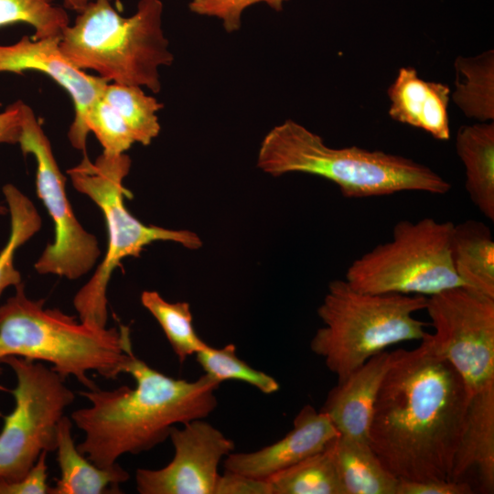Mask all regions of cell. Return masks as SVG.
Wrapping results in <instances>:
<instances>
[{
  "label": "cell",
  "mask_w": 494,
  "mask_h": 494,
  "mask_svg": "<svg viewBox=\"0 0 494 494\" xmlns=\"http://www.w3.org/2000/svg\"><path fill=\"white\" fill-rule=\"evenodd\" d=\"M391 362V352L374 355L328 392L323 411L340 436L369 443L374 403Z\"/></svg>",
  "instance_id": "obj_15"
},
{
  "label": "cell",
  "mask_w": 494,
  "mask_h": 494,
  "mask_svg": "<svg viewBox=\"0 0 494 494\" xmlns=\"http://www.w3.org/2000/svg\"><path fill=\"white\" fill-rule=\"evenodd\" d=\"M7 210L8 209L6 207L0 204V214H5Z\"/></svg>",
  "instance_id": "obj_35"
},
{
  "label": "cell",
  "mask_w": 494,
  "mask_h": 494,
  "mask_svg": "<svg viewBox=\"0 0 494 494\" xmlns=\"http://www.w3.org/2000/svg\"><path fill=\"white\" fill-rule=\"evenodd\" d=\"M135 386L80 392L89 407L72 412L84 433L78 450L100 467H111L125 455L148 451L169 437L178 424L204 419L217 407L220 382L207 374L195 381L174 379L137 358L133 349L123 366Z\"/></svg>",
  "instance_id": "obj_2"
},
{
  "label": "cell",
  "mask_w": 494,
  "mask_h": 494,
  "mask_svg": "<svg viewBox=\"0 0 494 494\" xmlns=\"http://www.w3.org/2000/svg\"><path fill=\"white\" fill-rule=\"evenodd\" d=\"M162 13L160 0H140L130 16L120 15L110 0H93L63 30L59 48L75 67L108 82L159 92V68L174 60Z\"/></svg>",
  "instance_id": "obj_5"
},
{
  "label": "cell",
  "mask_w": 494,
  "mask_h": 494,
  "mask_svg": "<svg viewBox=\"0 0 494 494\" xmlns=\"http://www.w3.org/2000/svg\"><path fill=\"white\" fill-rule=\"evenodd\" d=\"M72 421L63 415L57 434V461L60 475L49 494L121 493L120 485L129 479V473L118 463L100 467L81 454L74 443Z\"/></svg>",
  "instance_id": "obj_17"
},
{
  "label": "cell",
  "mask_w": 494,
  "mask_h": 494,
  "mask_svg": "<svg viewBox=\"0 0 494 494\" xmlns=\"http://www.w3.org/2000/svg\"><path fill=\"white\" fill-rule=\"evenodd\" d=\"M130 167L131 159L125 153L117 156L102 153L94 162L84 155L79 165L68 170L75 189L101 209L107 227L106 254L73 299L79 319L95 328H106L107 286L124 258L138 256L145 246L158 241L174 242L188 249L202 245L193 231L146 225L130 213L124 205V198L130 193L124 186Z\"/></svg>",
  "instance_id": "obj_7"
},
{
  "label": "cell",
  "mask_w": 494,
  "mask_h": 494,
  "mask_svg": "<svg viewBox=\"0 0 494 494\" xmlns=\"http://www.w3.org/2000/svg\"><path fill=\"white\" fill-rule=\"evenodd\" d=\"M91 1L93 0H63V5L67 9L79 13Z\"/></svg>",
  "instance_id": "obj_34"
},
{
  "label": "cell",
  "mask_w": 494,
  "mask_h": 494,
  "mask_svg": "<svg viewBox=\"0 0 494 494\" xmlns=\"http://www.w3.org/2000/svg\"><path fill=\"white\" fill-rule=\"evenodd\" d=\"M456 105L481 123L494 120V50L473 57L458 56L454 62Z\"/></svg>",
  "instance_id": "obj_21"
},
{
  "label": "cell",
  "mask_w": 494,
  "mask_h": 494,
  "mask_svg": "<svg viewBox=\"0 0 494 494\" xmlns=\"http://www.w3.org/2000/svg\"><path fill=\"white\" fill-rule=\"evenodd\" d=\"M423 341L461 377L468 399L494 394V298L466 287L427 296Z\"/></svg>",
  "instance_id": "obj_10"
},
{
  "label": "cell",
  "mask_w": 494,
  "mask_h": 494,
  "mask_svg": "<svg viewBox=\"0 0 494 494\" xmlns=\"http://www.w3.org/2000/svg\"><path fill=\"white\" fill-rule=\"evenodd\" d=\"M257 166L274 177L305 173L324 177L349 199L402 191L444 195L451 188L438 173L411 158L356 145L330 147L320 135L294 120L277 124L265 134Z\"/></svg>",
  "instance_id": "obj_3"
},
{
  "label": "cell",
  "mask_w": 494,
  "mask_h": 494,
  "mask_svg": "<svg viewBox=\"0 0 494 494\" xmlns=\"http://www.w3.org/2000/svg\"><path fill=\"white\" fill-rule=\"evenodd\" d=\"M451 91L441 82L421 79L413 67L399 69L387 90L390 117L422 129L437 140L450 138L448 103Z\"/></svg>",
  "instance_id": "obj_16"
},
{
  "label": "cell",
  "mask_w": 494,
  "mask_h": 494,
  "mask_svg": "<svg viewBox=\"0 0 494 494\" xmlns=\"http://www.w3.org/2000/svg\"><path fill=\"white\" fill-rule=\"evenodd\" d=\"M102 98L121 115L135 142L148 145L159 134L156 113L163 104L145 94L141 87L109 82Z\"/></svg>",
  "instance_id": "obj_24"
},
{
  "label": "cell",
  "mask_w": 494,
  "mask_h": 494,
  "mask_svg": "<svg viewBox=\"0 0 494 494\" xmlns=\"http://www.w3.org/2000/svg\"><path fill=\"white\" fill-rule=\"evenodd\" d=\"M213 494H272L269 481L225 470L219 475Z\"/></svg>",
  "instance_id": "obj_31"
},
{
  "label": "cell",
  "mask_w": 494,
  "mask_h": 494,
  "mask_svg": "<svg viewBox=\"0 0 494 494\" xmlns=\"http://www.w3.org/2000/svg\"><path fill=\"white\" fill-rule=\"evenodd\" d=\"M289 0H192L188 8L199 15L216 17L222 23L228 33L238 31L242 26L243 11L252 5L265 3L272 9L280 12Z\"/></svg>",
  "instance_id": "obj_29"
},
{
  "label": "cell",
  "mask_w": 494,
  "mask_h": 494,
  "mask_svg": "<svg viewBox=\"0 0 494 494\" xmlns=\"http://www.w3.org/2000/svg\"><path fill=\"white\" fill-rule=\"evenodd\" d=\"M467 402L459 374L424 341L396 349L374 403L369 444L399 479L451 480Z\"/></svg>",
  "instance_id": "obj_1"
},
{
  "label": "cell",
  "mask_w": 494,
  "mask_h": 494,
  "mask_svg": "<svg viewBox=\"0 0 494 494\" xmlns=\"http://www.w3.org/2000/svg\"><path fill=\"white\" fill-rule=\"evenodd\" d=\"M330 445L345 494H396L399 478L385 468L368 442L339 435Z\"/></svg>",
  "instance_id": "obj_20"
},
{
  "label": "cell",
  "mask_w": 494,
  "mask_h": 494,
  "mask_svg": "<svg viewBox=\"0 0 494 494\" xmlns=\"http://www.w3.org/2000/svg\"><path fill=\"white\" fill-rule=\"evenodd\" d=\"M454 223L423 218L401 220L392 239L356 259L345 280L355 289L371 294L430 296L464 287L450 256Z\"/></svg>",
  "instance_id": "obj_8"
},
{
  "label": "cell",
  "mask_w": 494,
  "mask_h": 494,
  "mask_svg": "<svg viewBox=\"0 0 494 494\" xmlns=\"http://www.w3.org/2000/svg\"><path fill=\"white\" fill-rule=\"evenodd\" d=\"M195 355L205 374L220 383L224 381H242L264 394L274 393L280 388L274 377L252 368L238 358L233 344H228L220 349L209 345Z\"/></svg>",
  "instance_id": "obj_26"
},
{
  "label": "cell",
  "mask_w": 494,
  "mask_h": 494,
  "mask_svg": "<svg viewBox=\"0 0 494 494\" xmlns=\"http://www.w3.org/2000/svg\"><path fill=\"white\" fill-rule=\"evenodd\" d=\"M339 433L323 411L305 405L294 419L293 428L282 439L249 453H230L225 470L267 478L324 450Z\"/></svg>",
  "instance_id": "obj_14"
},
{
  "label": "cell",
  "mask_w": 494,
  "mask_h": 494,
  "mask_svg": "<svg viewBox=\"0 0 494 494\" xmlns=\"http://www.w3.org/2000/svg\"><path fill=\"white\" fill-rule=\"evenodd\" d=\"M2 190L10 213V233L0 252V297L8 286L22 282L21 274L14 265L15 252L41 228V218L25 194L12 184L5 185Z\"/></svg>",
  "instance_id": "obj_23"
},
{
  "label": "cell",
  "mask_w": 494,
  "mask_h": 494,
  "mask_svg": "<svg viewBox=\"0 0 494 494\" xmlns=\"http://www.w3.org/2000/svg\"><path fill=\"white\" fill-rule=\"evenodd\" d=\"M0 306V375L2 361L17 356L47 361L62 378L73 376L89 390L96 371L110 380L123 373L132 349L130 329L95 328L58 308H45L44 299H30L21 282Z\"/></svg>",
  "instance_id": "obj_4"
},
{
  "label": "cell",
  "mask_w": 494,
  "mask_h": 494,
  "mask_svg": "<svg viewBox=\"0 0 494 494\" xmlns=\"http://www.w3.org/2000/svg\"><path fill=\"white\" fill-rule=\"evenodd\" d=\"M474 490L467 481L399 479L396 494H471Z\"/></svg>",
  "instance_id": "obj_32"
},
{
  "label": "cell",
  "mask_w": 494,
  "mask_h": 494,
  "mask_svg": "<svg viewBox=\"0 0 494 494\" xmlns=\"http://www.w3.org/2000/svg\"><path fill=\"white\" fill-rule=\"evenodd\" d=\"M18 144L24 155L37 162L36 187L54 224V242L35 263L38 274H52L73 280L86 274L96 263L101 251L94 235L81 225L73 213L50 142L33 110L23 106L22 131Z\"/></svg>",
  "instance_id": "obj_11"
},
{
  "label": "cell",
  "mask_w": 494,
  "mask_h": 494,
  "mask_svg": "<svg viewBox=\"0 0 494 494\" xmlns=\"http://www.w3.org/2000/svg\"><path fill=\"white\" fill-rule=\"evenodd\" d=\"M47 455L48 452H42L23 478L15 482L0 480V494H49Z\"/></svg>",
  "instance_id": "obj_30"
},
{
  "label": "cell",
  "mask_w": 494,
  "mask_h": 494,
  "mask_svg": "<svg viewBox=\"0 0 494 494\" xmlns=\"http://www.w3.org/2000/svg\"><path fill=\"white\" fill-rule=\"evenodd\" d=\"M456 153L466 169L465 188L472 203L494 220V122L461 126Z\"/></svg>",
  "instance_id": "obj_18"
},
{
  "label": "cell",
  "mask_w": 494,
  "mask_h": 494,
  "mask_svg": "<svg viewBox=\"0 0 494 494\" xmlns=\"http://www.w3.org/2000/svg\"><path fill=\"white\" fill-rule=\"evenodd\" d=\"M172 460L158 469L137 468L135 487L141 494H213L221 459L234 443L203 419L173 426L169 437Z\"/></svg>",
  "instance_id": "obj_12"
},
{
  "label": "cell",
  "mask_w": 494,
  "mask_h": 494,
  "mask_svg": "<svg viewBox=\"0 0 494 494\" xmlns=\"http://www.w3.org/2000/svg\"><path fill=\"white\" fill-rule=\"evenodd\" d=\"M141 303L160 325L179 362L209 346L193 328L188 303H170L156 291H144Z\"/></svg>",
  "instance_id": "obj_25"
},
{
  "label": "cell",
  "mask_w": 494,
  "mask_h": 494,
  "mask_svg": "<svg viewBox=\"0 0 494 494\" xmlns=\"http://www.w3.org/2000/svg\"><path fill=\"white\" fill-rule=\"evenodd\" d=\"M2 364L16 376L8 392L15 399L13 411L3 418L0 431V480L23 478L44 451L56 450L59 421L75 398L64 378L37 360L10 356Z\"/></svg>",
  "instance_id": "obj_9"
},
{
  "label": "cell",
  "mask_w": 494,
  "mask_h": 494,
  "mask_svg": "<svg viewBox=\"0 0 494 494\" xmlns=\"http://www.w3.org/2000/svg\"><path fill=\"white\" fill-rule=\"evenodd\" d=\"M420 295L371 294L353 288L345 279L329 283L317 308L324 326L310 341L338 382L386 348L422 340L426 324L414 317L425 309Z\"/></svg>",
  "instance_id": "obj_6"
},
{
  "label": "cell",
  "mask_w": 494,
  "mask_h": 494,
  "mask_svg": "<svg viewBox=\"0 0 494 494\" xmlns=\"http://www.w3.org/2000/svg\"><path fill=\"white\" fill-rule=\"evenodd\" d=\"M449 249L464 287L494 298V239L489 227L475 220L454 224Z\"/></svg>",
  "instance_id": "obj_19"
},
{
  "label": "cell",
  "mask_w": 494,
  "mask_h": 494,
  "mask_svg": "<svg viewBox=\"0 0 494 494\" xmlns=\"http://www.w3.org/2000/svg\"><path fill=\"white\" fill-rule=\"evenodd\" d=\"M330 443L321 452L267 478L272 494H345Z\"/></svg>",
  "instance_id": "obj_22"
},
{
  "label": "cell",
  "mask_w": 494,
  "mask_h": 494,
  "mask_svg": "<svg viewBox=\"0 0 494 494\" xmlns=\"http://www.w3.org/2000/svg\"><path fill=\"white\" fill-rule=\"evenodd\" d=\"M55 0H0V27L25 23L35 30L33 39L60 38L70 25L64 8Z\"/></svg>",
  "instance_id": "obj_27"
},
{
  "label": "cell",
  "mask_w": 494,
  "mask_h": 494,
  "mask_svg": "<svg viewBox=\"0 0 494 494\" xmlns=\"http://www.w3.org/2000/svg\"><path fill=\"white\" fill-rule=\"evenodd\" d=\"M85 127L94 134L106 155L124 154L135 143L121 115L102 97L89 110Z\"/></svg>",
  "instance_id": "obj_28"
},
{
  "label": "cell",
  "mask_w": 494,
  "mask_h": 494,
  "mask_svg": "<svg viewBox=\"0 0 494 494\" xmlns=\"http://www.w3.org/2000/svg\"><path fill=\"white\" fill-rule=\"evenodd\" d=\"M59 39L36 40L24 36L15 44L0 45V72L21 74L26 70H37L61 86L72 99L75 109L69 140L73 147L85 153L89 134L85 127L86 116L109 82L75 67L61 52Z\"/></svg>",
  "instance_id": "obj_13"
},
{
  "label": "cell",
  "mask_w": 494,
  "mask_h": 494,
  "mask_svg": "<svg viewBox=\"0 0 494 494\" xmlns=\"http://www.w3.org/2000/svg\"><path fill=\"white\" fill-rule=\"evenodd\" d=\"M22 101H16L0 113V144H18L22 131Z\"/></svg>",
  "instance_id": "obj_33"
}]
</instances>
